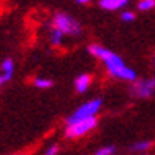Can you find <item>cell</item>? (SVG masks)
Here are the masks:
<instances>
[{"instance_id": "4", "label": "cell", "mask_w": 155, "mask_h": 155, "mask_svg": "<svg viewBox=\"0 0 155 155\" xmlns=\"http://www.w3.org/2000/svg\"><path fill=\"white\" fill-rule=\"evenodd\" d=\"M98 120L97 117H92V119H84V120H79V122H74V124H68L67 128H65V135L67 138H81V136H86L87 133H90L95 127H97Z\"/></svg>"}, {"instance_id": "11", "label": "cell", "mask_w": 155, "mask_h": 155, "mask_svg": "<svg viewBox=\"0 0 155 155\" xmlns=\"http://www.w3.org/2000/svg\"><path fill=\"white\" fill-rule=\"evenodd\" d=\"M152 147V141H139V143L136 144H133L131 147V150H135V152H139V153H146V150H149Z\"/></svg>"}, {"instance_id": "14", "label": "cell", "mask_w": 155, "mask_h": 155, "mask_svg": "<svg viewBox=\"0 0 155 155\" xmlns=\"http://www.w3.org/2000/svg\"><path fill=\"white\" fill-rule=\"evenodd\" d=\"M120 18H122L124 22H133V21H135V18H136V15H135L133 11H130V10H125L122 15H120Z\"/></svg>"}, {"instance_id": "15", "label": "cell", "mask_w": 155, "mask_h": 155, "mask_svg": "<svg viewBox=\"0 0 155 155\" xmlns=\"http://www.w3.org/2000/svg\"><path fill=\"white\" fill-rule=\"evenodd\" d=\"M59 150H60V147L57 146V144H51L48 147V149L45 150V153L43 155H57L59 153Z\"/></svg>"}, {"instance_id": "6", "label": "cell", "mask_w": 155, "mask_h": 155, "mask_svg": "<svg viewBox=\"0 0 155 155\" xmlns=\"http://www.w3.org/2000/svg\"><path fill=\"white\" fill-rule=\"evenodd\" d=\"M90 82H92V76L89 73H81L79 76H76L74 79V89L78 94H84L87 92L90 87Z\"/></svg>"}, {"instance_id": "12", "label": "cell", "mask_w": 155, "mask_h": 155, "mask_svg": "<svg viewBox=\"0 0 155 155\" xmlns=\"http://www.w3.org/2000/svg\"><path fill=\"white\" fill-rule=\"evenodd\" d=\"M153 8H155V0H141V2H138L139 11H150Z\"/></svg>"}, {"instance_id": "13", "label": "cell", "mask_w": 155, "mask_h": 155, "mask_svg": "<svg viewBox=\"0 0 155 155\" xmlns=\"http://www.w3.org/2000/svg\"><path fill=\"white\" fill-rule=\"evenodd\" d=\"M116 153V147L114 146H104L101 149H98L94 155H114Z\"/></svg>"}, {"instance_id": "16", "label": "cell", "mask_w": 155, "mask_h": 155, "mask_svg": "<svg viewBox=\"0 0 155 155\" xmlns=\"http://www.w3.org/2000/svg\"><path fill=\"white\" fill-rule=\"evenodd\" d=\"M13 155H21V153H13Z\"/></svg>"}, {"instance_id": "3", "label": "cell", "mask_w": 155, "mask_h": 155, "mask_svg": "<svg viewBox=\"0 0 155 155\" xmlns=\"http://www.w3.org/2000/svg\"><path fill=\"white\" fill-rule=\"evenodd\" d=\"M100 109H101V100H100V98L89 100V101H86V103H82L81 106L67 119V125H68V124L79 122V120H84V119L97 117V114H98V111H100Z\"/></svg>"}, {"instance_id": "8", "label": "cell", "mask_w": 155, "mask_h": 155, "mask_svg": "<svg viewBox=\"0 0 155 155\" xmlns=\"http://www.w3.org/2000/svg\"><path fill=\"white\" fill-rule=\"evenodd\" d=\"M0 73L11 79L13 73H15V62H13V59H5L2 63H0Z\"/></svg>"}, {"instance_id": "7", "label": "cell", "mask_w": 155, "mask_h": 155, "mask_svg": "<svg viewBox=\"0 0 155 155\" xmlns=\"http://www.w3.org/2000/svg\"><path fill=\"white\" fill-rule=\"evenodd\" d=\"M103 10H108V11H116V10H120V8H125L128 2L127 0H100V3Z\"/></svg>"}, {"instance_id": "10", "label": "cell", "mask_w": 155, "mask_h": 155, "mask_svg": "<svg viewBox=\"0 0 155 155\" xmlns=\"http://www.w3.org/2000/svg\"><path fill=\"white\" fill-rule=\"evenodd\" d=\"M33 86L38 87V89H51L54 86V81L49 79V78H40V76H37L33 79Z\"/></svg>"}, {"instance_id": "17", "label": "cell", "mask_w": 155, "mask_h": 155, "mask_svg": "<svg viewBox=\"0 0 155 155\" xmlns=\"http://www.w3.org/2000/svg\"><path fill=\"white\" fill-rule=\"evenodd\" d=\"M144 155H147V153H144Z\"/></svg>"}, {"instance_id": "1", "label": "cell", "mask_w": 155, "mask_h": 155, "mask_svg": "<svg viewBox=\"0 0 155 155\" xmlns=\"http://www.w3.org/2000/svg\"><path fill=\"white\" fill-rule=\"evenodd\" d=\"M89 52L104 63L108 73L112 78H117V79H122V81H128V82H135L138 79L135 70L130 68L128 65H125L124 60L120 59V55H117L116 52H112L100 45H90Z\"/></svg>"}, {"instance_id": "2", "label": "cell", "mask_w": 155, "mask_h": 155, "mask_svg": "<svg viewBox=\"0 0 155 155\" xmlns=\"http://www.w3.org/2000/svg\"><path fill=\"white\" fill-rule=\"evenodd\" d=\"M52 29L60 30L63 35H73L74 37V35L81 33V24L71 15H68L65 11H59L52 18Z\"/></svg>"}, {"instance_id": "5", "label": "cell", "mask_w": 155, "mask_h": 155, "mask_svg": "<svg viewBox=\"0 0 155 155\" xmlns=\"http://www.w3.org/2000/svg\"><path fill=\"white\" fill-rule=\"evenodd\" d=\"M155 94V79H136L131 82V95L136 98H150Z\"/></svg>"}, {"instance_id": "9", "label": "cell", "mask_w": 155, "mask_h": 155, "mask_svg": "<svg viewBox=\"0 0 155 155\" xmlns=\"http://www.w3.org/2000/svg\"><path fill=\"white\" fill-rule=\"evenodd\" d=\"M63 38H65V35L57 29H51V32H49V41L52 46H60L63 43Z\"/></svg>"}]
</instances>
